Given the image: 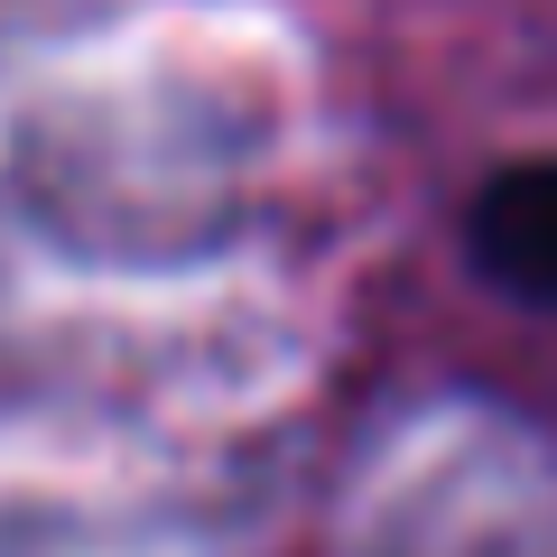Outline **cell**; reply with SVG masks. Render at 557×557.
<instances>
[{"label":"cell","instance_id":"cell-1","mask_svg":"<svg viewBox=\"0 0 557 557\" xmlns=\"http://www.w3.org/2000/svg\"><path fill=\"white\" fill-rule=\"evenodd\" d=\"M474 260L530 307H557V159H511L465 205Z\"/></svg>","mask_w":557,"mask_h":557}]
</instances>
